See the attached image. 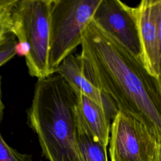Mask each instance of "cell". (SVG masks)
<instances>
[{"mask_svg": "<svg viewBox=\"0 0 161 161\" xmlns=\"http://www.w3.org/2000/svg\"><path fill=\"white\" fill-rule=\"evenodd\" d=\"M5 106L3 102V93H2V77L0 75V125L3 118Z\"/></svg>", "mask_w": 161, "mask_h": 161, "instance_id": "cell-13", "label": "cell"}, {"mask_svg": "<svg viewBox=\"0 0 161 161\" xmlns=\"http://www.w3.org/2000/svg\"><path fill=\"white\" fill-rule=\"evenodd\" d=\"M52 0H18L12 14V33L28 47L25 62L31 77L52 74L49 65Z\"/></svg>", "mask_w": 161, "mask_h": 161, "instance_id": "cell-3", "label": "cell"}, {"mask_svg": "<svg viewBox=\"0 0 161 161\" xmlns=\"http://www.w3.org/2000/svg\"><path fill=\"white\" fill-rule=\"evenodd\" d=\"M78 146L82 161H108L107 147L88 136L78 135Z\"/></svg>", "mask_w": 161, "mask_h": 161, "instance_id": "cell-10", "label": "cell"}, {"mask_svg": "<svg viewBox=\"0 0 161 161\" xmlns=\"http://www.w3.org/2000/svg\"><path fill=\"white\" fill-rule=\"evenodd\" d=\"M79 55L86 77L118 111L141 122L161 144V84L142 60L92 19L84 33Z\"/></svg>", "mask_w": 161, "mask_h": 161, "instance_id": "cell-1", "label": "cell"}, {"mask_svg": "<svg viewBox=\"0 0 161 161\" xmlns=\"http://www.w3.org/2000/svg\"><path fill=\"white\" fill-rule=\"evenodd\" d=\"M158 80H159V81H160V84H161V71L160 72V73H159V74H158Z\"/></svg>", "mask_w": 161, "mask_h": 161, "instance_id": "cell-16", "label": "cell"}, {"mask_svg": "<svg viewBox=\"0 0 161 161\" xmlns=\"http://www.w3.org/2000/svg\"><path fill=\"white\" fill-rule=\"evenodd\" d=\"M101 0H52L49 65L52 74L83 40Z\"/></svg>", "mask_w": 161, "mask_h": 161, "instance_id": "cell-4", "label": "cell"}, {"mask_svg": "<svg viewBox=\"0 0 161 161\" xmlns=\"http://www.w3.org/2000/svg\"><path fill=\"white\" fill-rule=\"evenodd\" d=\"M17 45L18 40L12 33L0 43V67L17 54Z\"/></svg>", "mask_w": 161, "mask_h": 161, "instance_id": "cell-12", "label": "cell"}, {"mask_svg": "<svg viewBox=\"0 0 161 161\" xmlns=\"http://www.w3.org/2000/svg\"><path fill=\"white\" fill-rule=\"evenodd\" d=\"M18 1L0 0V43L12 33V14Z\"/></svg>", "mask_w": 161, "mask_h": 161, "instance_id": "cell-11", "label": "cell"}, {"mask_svg": "<svg viewBox=\"0 0 161 161\" xmlns=\"http://www.w3.org/2000/svg\"><path fill=\"white\" fill-rule=\"evenodd\" d=\"M54 74L60 75L76 93L82 94L99 105L112 121L118 111L111 101L84 75L79 55L72 53L65 57Z\"/></svg>", "mask_w": 161, "mask_h": 161, "instance_id": "cell-9", "label": "cell"}, {"mask_svg": "<svg viewBox=\"0 0 161 161\" xmlns=\"http://www.w3.org/2000/svg\"><path fill=\"white\" fill-rule=\"evenodd\" d=\"M108 145L111 161H155L158 143L141 122L118 111Z\"/></svg>", "mask_w": 161, "mask_h": 161, "instance_id": "cell-5", "label": "cell"}, {"mask_svg": "<svg viewBox=\"0 0 161 161\" xmlns=\"http://www.w3.org/2000/svg\"><path fill=\"white\" fill-rule=\"evenodd\" d=\"M76 93V92H75ZM75 121L78 135L88 136L105 147L108 146L111 120L96 103L76 93Z\"/></svg>", "mask_w": 161, "mask_h": 161, "instance_id": "cell-8", "label": "cell"}, {"mask_svg": "<svg viewBox=\"0 0 161 161\" xmlns=\"http://www.w3.org/2000/svg\"><path fill=\"white\" fill-rule=\"evenodd\" d=\"M160 0H142L134 7L142 50V61L153 75L160 73L158 21Z\"/></svg>", "mask_w": 161, "mask_h": 161, "instance_id": "cell-7", "label": "cell"}, {"mask_svg": "<svg viewBox=\"0 0 161 161\" xmlns=\"http://www.w3.org/2000/svg\"><path fill=\"white\" fill-rule=\"evenodd\" d=\"M77 96L58 74L37 79L27 123L49 161H82L75 121Z\"/></svg>", "mask_w": 161, "mask_h": 161, "instance_id": "cell-2", "label": "cell"}, {"mask_svg": "<svg viewBox=\"0 0 161 161\" xmlns=\"http://www.w3.org/2000/svg\"><path fill=\"white\" fill-rule=\"evenodd\" d=\"M158 35L160 42V72L161 71V0H160V15L158 21Z\"/></svg>", "mask_w": 161, "mask_h": 161, "instance_id": "cell-14", "label": "cell"}, {"mask_svg": "<svg viewBox=\"0 0 161 161\" xmlns=\"http://www.w3.org/2000/svg\"><path fill=\"white\" fill-rule=\"evenodd\" d=\"M155 161H161V144H159V143L158 145Z\"/></svg>", "mask_w": 161, "mask_h": 161, "instance_id": "cell-15", "label": "cell"}, {"mask_svg": "<svg viewBox=\"0 0 161 161\" xmlns=\"http://www.w3.org/2000/svg\"><path fill=\"white\" fill-rule=\"evenodd\" d=\"M92 19L142 60V50L134 8L119 0H101Z\"/></svg>", "mask_w": 161, "mask_h": 161, "instance_id": "cell-6", "label": "cell"}]
</instances>
